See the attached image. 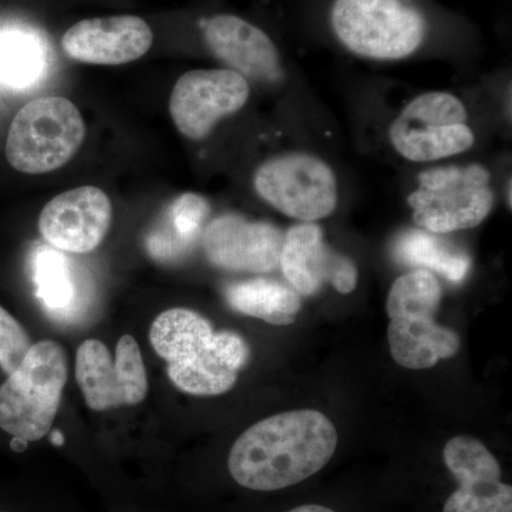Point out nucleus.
<instances>
[{
	"mask_svg": "<svg viewBox=\"0 0 512 512\" xmlns=\"http://www.w3.org/2000/svg\"><path fill=\"white\" fill-rule=\"evenodd\" d=\"M210 202L195 192H185L164 208L146 238L148 255L160 264L183 261L204 234Z\"/></svg>",
	"mask_w": 512,
	"mask_h": 512,
	"instance_id": "18",
	"label": "nucleus"
},
{
	"mask_svg": "<svg viewBox=\"0 0 512 512\" xmlns=\"http://www.w3.org/2000/svg\"><path fill=\"white\" fill-rule=\"evenodd\" d=\"M76 380L94 412L124 404L134 406L148 393L146 366L140 346L131 335L121 336L114 360L100 340L83 342L76 353Z\"/></svg>",
	"mask_w": 512,
	"mask_h": 512,
	"instance_id": "10",
	"label": "nucleus"
},
{
	"mask_svg": "<svg viewBox=\"0 0 512 512\" xmlns=\"http://www.w3.org/2000/svg\"><path fill=\"white\" fill-rule=\"evenodd\" d=\"M251 96V84L229 69H201L183 74L170 97L175 127L200 141L225 117L238 113Z\"/></svg>",
	"mask_w": 512,
	"mask_h": 512,
	"instance_id": "11",
	"label": "nucleus"
},
{
	"mask_svg": "<svg viewBox=\"0 0 512 512\" xmlns=\"http://www.w3.org/2000/svg\"><path fill=\"white\" fill-rule=\"evenodd\" d=\"M153 30L138 16L121 15L80 20L64 33L62 47L77 62L119 66L146 55Z\"/></svg>",
	"mask_w": 512,
	"mask_h": 512,
	"instance_id": "16",
	"label": "nucleus"
},
{
	"mask_svg": "<svg viewBox=\"0 0 512 512\" xmlns=\"http://www.w3.org/2000/svg\"><path fill=\"white\" fill-rule=\"evenodd\" d=\"M254 187L266 204L299 222L325 220L338 207L335 171L305 151H288L266 160L255 171Z\"/></svg>",
	"mask_w": 512,
	"mask_h": 512,
	"instance_id": "9",
	"label": "nucleus"
},
{
	"mask_svg": "<svg viewBox=\"0 0 512 512\" xmlns=\"http://www.w3.org/2000/svg\"><path fill=\"white\" fill-rule=\"evenodd\" d=\"M201 241L205 256L217 268L266 274L279 266L284 234L269 222L225 214L205 227Z\"/></svg>",
	"mask_w": 512,
	"mask_h": 512,
	"instance_id": "14",
	"label": "nucleus"
},
{
	"mask_svg": "<svg viewBox=\"0 0 512 512\" xmlns=\"http://www.w3.org/2000/svg\"><path fill=\"white\" fill-rule=\"evenodd\" d=\"M82 114L64 97L30 101L10 124L6 157L20 173L46 174L69 163L82 147Z\"/></svg>",
	"mask_w": 512,
	"mask_h": 512,
	"instance_id": "7",
	"label": "nucleus"
},
{
	"mask_svg": "<svg viewBox=\"0 0 512 512\" xmlns=\"http://www.w3.org/2000/svg\"><path fill=\"white\" fill-rule=\"evenodd\" d=\"M393 150L410 163L460 156L476 143L466 104L450 92H427L407 103L389 127Z\"/></svg>",
	"mask_w": 512,
	"mask_h": 512,
	"instance_id": "8",
	"label": "nucleus"
},
{
	"mask_svg": "<svg viewBox=\"0 0 512 512\" xmlns=\"http://www.w3.org/2000/svg\"><path fill=\"white\" fill-rule=\"evenodd\" d=\"M67 373L62 346L53 340L33 345L0 386V429L25 441L43 439L55 421Z\"/></svg>",
	"mask_w": 512,
	"mask_h": 512,
	"instance_id": "4",
	"label": "nucleus"
},
{
	"mask_svg": "<svg viewBox=\"0 0 512 512\" xmlns=\"http://www.w3.org/2000/svg\"><path fill=\"white\" fill-rule=\"evenodd\" d=\"M443 457L460 484L443 512H512V487L501 483L500 464L481 441L454 437L444 447Z\"/></svg>",
	"mask_w": 512,
	"mask_h": 512,
	"instance_id": "13",
	"label": "nucleus"
},
{
	"mask_svg": "<svg viewBox=\"0 0 512 512\" xmlns=\"http://www.w3.org/2000/svg\"><path fill=\"white\" fill-rule=\"evenodd\" d=\"M288 512H335L333 510H330L328 507H323V505H316V504H308V505H301V507L293 508V510Z\"/></svg>",
	"mask_w": 512,
	"mask_h": 512,
	"instance_id": "24",
	"label": "nucleus"
},
{
	"mask_svg": "<svg viewBox=\"0 0 512 512\" xmlns=\"http://www.w3.org/2000/svg\"><path fill=\"white\" fill-rule=\"evenodd\" d=\"M45 67L42 49L35 37L23 32L0 35V83L23 90L39 80Z\"/></svg>",
	"mask_w": 512,
	"mask_h": 512,
	"instance_id": "22",
	"label": "nucleus"
},
{
	"mask_svg": "<svg viewBox=\"0 0 512 512\" xmlns=\"http://www.w3.org/2000/svg\"><path fill=\"white\" fill-rule=\"evenodd\" d=\"M338 447L332 421L316 410H295L258 421L229 451L228 468L242 487L278 491L319 473Z\"/></svg>",
	"mask_w": 512,
	"mask_h": 512,
	"instance_id": "1",
	"label": "nucleus"
},
{
	"mask_svg": "<svg viewBox=\"0 0 512 512\" xmlns=\"http://www.w3.org/2000/svg\"><path fill=\"white\" fill-rule=\"evenodd\" d=\"M32 346L26 330L0 306V367L3 372L12 375L22 365Z\"/></svg>",
	"mask_w": 512,
	"mask_h": 512,
	"instance_id": "23",
	"label": "nucleus"
},
{
	"mask_svg": "<svg viewBox=\"0 0 512 512\" xmlns=\"http://www.w3.org/2000/svg\"><path fill=\"white\" fill-rule=\"evenodd\" d=\"M333 32L353 55L375 62L412 56L426 39V19L404 0H335Z\"/></svg>",
	"mask_w": 512,
	"mask_h": 512,
	"instance_id": "6",
	"label": "nucleus"
},
{
	"mask_svg": "<svg viewBox=\"0 0 512 512\" xmlns=\"http://www.w3.org/2000/svg\"><path fill=\"white\" fill-rule=\"evenodd\" d=\"M150 342L167 362L174 386L194 396L227 393L237 383L249 355L247 343L237 333H215L204 316L184 308L157 316Z\"/></svg>",
	"mask_w": 512,
	"mask_h": 512,
	"instance_id": "2",
	"label": "nucleus"
},
{
	"mask_svg": "<svg viewBox=\"0 0 512 512\" xmlns=\"http://www.w3.org/2000/svg\"><path fill=\"white\" fill-rule=\"evenodd\" d=\"M113 207L97 187H79L57 195L40 212L39 231L53 248L89 254L109 232Z\"/></svg>",
	"mask_w": 512,
	"mask_h": 512,
	"instance_id": "15",
	"label": "nucleus"
},
{
	"mask_svg": "<svg viewBox=\"0 0 512 512\" xmlns=\"http://www.w3.org/2000/svg\"><path fill=\"white\" fill-rule=\"evenodd\" d=\"M279 266L286 281L299 295H316L325 285L348 295L357 286V268L348 256L326 244L316 222H299L282 241Z\"/></svg>",
	"mask_w": 512,
	"mask_h": 512,
	"instance_id": "12",
	"label": "nucleus"
},
{
	"mask_svg": "<svg viewBox=\"0 0 512 512\" xmlns=\"http://www.w3.org/2000/svg\"><path fill=\"white\" fill-rule=\"evenodd\" d=\"M212 55L232 72L254 82L278 83L284 76L278 47L264 30L235 15H217L204 25Z\"/></svg>",
	"mask_w": 512,
	"mask_h": 512,
	"instance_id": "17",
	"label": "nucleus"
},
{
	"mask_svg": "<svg viewBox=\"0 0 512 512\" xmlns=\"http://www.w3.org/2000/svg\"><path fill=\"white\" fill-rule=\"evenodd\" d=\"M491 174L481 164H450L429 168L417 178L409 195L413 221L431 234L476 228L493 211Z\"/></svg>",
	"mask_w": 512,
	"mask_h": 512,
	"instance_id": "5",
	"label": "nucleus"
},
{
	"mask_svg": "<svg viewBox=\"0 0 512 512\" xmlns=\"http://www.w3.org/2000/svg\"><path fill=\"white\" fill-rule=\"evenodd\" d=\"M441 296L439 279L426 269H413L393 282L386 302L390 319L387 338L397 365L410 370L430 369L440 360L457 355V333L434 319Z\"/></svg>",
	"mask_w": 512,
	"mask_h": 512,
	"instance_id": "3",
	"label": "nucleus"
},
{
	"mask_svg": "<svg viewBox=\"0 0 512 512\" xmlns=\"http://www.w3.org/2000/svg\"><path fill=\"white\" fill-rule=\"evenodd\" d=\"M26 443H28V441L18 439V437H15V439H13V441H12V448H13V450H16V451L26 450V447H28V444H26Z\"/></svg>",
	"mask_w": 512,
	"mask_h": 512,
	"instance_id": "25",
	"label": "nucleus"
},
{
	"mask_svg": "<svg viewBox=\"0 0 512 512\" xmlns=\"http://www.w3.org/2000/svg\"><path fill=\"white\" fill-rule=\"evenodd\" d=\"M393 255L404 265L434 272L454 284L463 282L471 268L466 252L453 247L440 235L421 228L400 235L394 242Z\"/></svg>",
	"mask_w": 512,
	"mask_h": 512,
	"instance_id": "20",
	"label": "nucleus"
},
{
	"mask_svg": "<svg viewBox=\"0 0 512 512\" xmlns=\"http://www.w3.org/2000/svg\"><path fill=\"white\" fill-rule=\"evenodd\" d=\"M511 178L508 180V207H510L511 210Z\"/></svg>",
	"mask_w": 512,
	"mask_h": 512,
	"instance_id": "27",
	"label": "nucleus"
},
{
	"mask_svg": "<svg viewBox=\"0 0 512 512\" xmlns=\"http://www.w3.org/2000/svg\"><path fill=\"white\" fill-rule=\"evenodd\" d=\"M37 298L55 318L69 319L79 311V291L66 256L42 247L33 261Z\"/></svg>",
	"mask_w": 512,
	"mask_h": 512,
	"instance_id": "21",
	"label": "nucleus"
},
{
	"mask_svg": "<svg viewBox=\"0 0 512 512\" xmlns=\"http://www.w3.org/2000/svg\"><path fill=\"white\" fill-rule=\"evenodd\" d=\"M63 441L62 433H59V431H55V433L52 434V443L55 444V446H62Z\"/></svg>",
	"mask_w": 512,
	"mask_h": 512,
	"instance_id": "26",
	"label": "nucleus"
},
{
	"mask_svg": "<svg viewBox=\"0 0 512 512\" xmlns=\"http://www.w3.org/2000/svg\"><path fill=\"white\" fill-rule=\"evenodd\" d=\"M225 299L234 311L275 326L292 325L302 308L301 295L295 289L266 278L229 284Z\"/></svg>",
	"mask_w": 512,
	"mask_h": 512,
	"instance_id": "19",
	"label": "nucleus"
}]
</instances>
